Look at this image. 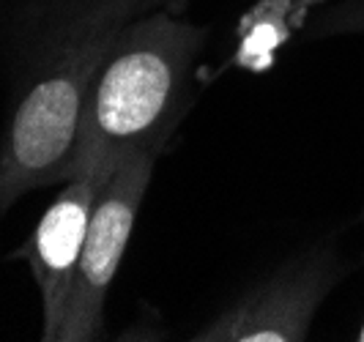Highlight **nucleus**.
<instances>
[{
    "label": "nucleus",
    "mask_w": 364,
    "mask_h": 342,
    "mask_svg": "<svg viewBox=\"0 0 364 342\" xmlns=\"http://www.w3.org/2000/svg\"><path fill=\"white\" fill-rule=\"evenodd\" d=\"M176 11H146L112 41L85 93L66 178L93 167L115 170L129 154L164 145L205 44V28Z\"/></svg>",
    "instance_id": "f03ea898"
},
{
    "label": "nucleus",
    "mask_w": 364,
    "mask_h": 342,
    "mask_svg": "<svg viewBox=\"0 0 364 342\" xmlns=\"http://www.w3.org/2000/svg\"><path fill=\"white\" fill-rule=\"evenodd\" d=\"M269 3H285V6H296V3H304V0H269Z\"/></svg>",
    "instance_id": "423d86ee"
},
{
    "label": "nucleus",
    "mask_w": 364,
    "mask_h": 342,
    "mask_svg": "<svg viewBox=\"0 0 364 342\" xmlns=\"http://www.w3.org/2000/svg\"><path fill=\"white\" fill-rule=\"evenodd\" d=\"M356 340L364 342V324H362V328H359V334H356Z\"/></svg>",
    "instance_id": "0eeeda50"
},
{
    "label": "nucleus",
    "mask_w": 364,
    "mask_h": 342,
    "mask_svg": "<svg viewBox=\"0 0 364 342\" xmlns=\"http://www.w3.org/2000/svg\"><path fill=\"white\" fill-rule=\"evenodd\" d=\"M159 151L162 148H143L129 154L105 181L88 222L58 342H91L102 337L109 288L154 178Z\"/></svg>",
    "instance_id": "7ed1b4c3"
},
{
    "label": "nucleus",
    "mask_w": 364,
    "mask_h": 342,
    "mask_svg": "<svg viewBox=\"0 0 364 342\" xmlns=\"http://www.w3.org/2000/svg\"><path fill=\"white\" fill-rule=\"evenodd\" d=\"M183 0H66L17 74L0 137V214L22 195L63 183L85 93L129 22Z\"/></svg>",
    "instance_id": "f257e3e1"
},
{
    "label": "nucleus",
    "mask_w": 364,
    "mask_h": 342,
    "mask_svg": "<svg viewBox=\"0 0 364 342\" xmlns=\"http://www.w3.org/2000/svg\"><path fill=\"white\" fill-rule=\"evenodd\" d=\"M109 176L112 170L107 167H93V170L69 176L63 181V189L58 192V198L36 222V230L28 238V244L14 255L31 266L38 285L41 312H44L41 340L58 342L63 309H66L74 271L85 244L93 205Z\"/></svg>",
    "instance_id": "39448f33"
},
{
    "label": "nucleus",
    "mask_w": 364,
    "mask_h": 342,
    "mask_svg": "<svg viewBox=\"0 0 364 342\" xmlns=\"http://www.w3.org/2000/svg\"><path fill=\"white\" fill-rule=\"evenodd\" d=\"M337 279L331 255L291 263L247 290L195 334L200 342H301Z\"/></svg>",
    "instance_id": "20e7f679"
}]
</instances>
